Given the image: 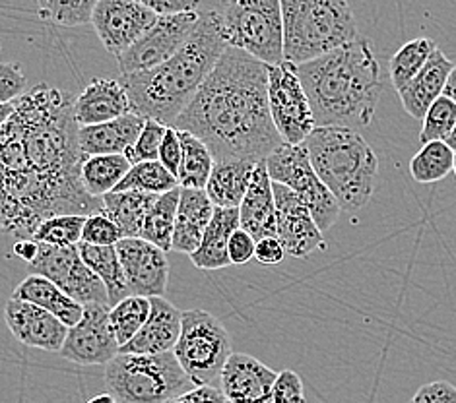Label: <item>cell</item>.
<instances>
[{
	"mask_svg": "<svg viewBox=\"0 0 456 403\" xmlns=\"http://www.w3.org/2000/svg\"><path fill=\"white\" fill-rule=\"evenodd\" d=\"M76 95L37 84L14 101L0 130V235L34 238L57 215H92L102 200L82 184L86 156L74 121Z\"/></svg>",
	"mask_w": 456,
	"mask_h": 403,
	"instance_id": "6da1fadb",
	"label": "cell"
},
{
	"mask_svg": "<svg viewBox=\"0 0 456 403\" xmlns=\"http://www.w3.org/2000/svg\"><path fill=\"white\" fill-rule=\"evenodd\" d=\"M173 128L199 138L214 163H265L284 144L270 117L268 67L227 47Z\"/></svg>",
	"mask_w": 456,
	"mask_h": 403,
	"instance_id": "7a4b0ae2",
	"label": "cell"
},
{
	"mask_svg": "<svg viewBox=\"0 0 456 403\" xmlns=\"http://www.w3.org/2000/svg\"><path fill=\"white\" fill-rule=\"evenodd\" d=\"M227 49L218 6L200 10L197 28L187 43L159 67L121 76L133 113L173 126L199 93Z\"/></svg>",
	"mask_w": 456,
	"mask_h": 403,
	"instance_id": "3957f363",
	"label": "cell"
},
{
	"mask_svg": "<svg viewBox=\"0 0 456 403\" xmlns=\"http://www.w3.org/2000/svg\"><path fill=\"white\" fill-rule=\"evenodd\" d=\"M317 128L355 130L373 123L383 93L381 67L371 41L357 37L350 45L297 67Z\"/></svg>",
	"mask_w": 456,
	"mask_h": 403,
	"instance_id": "277c9868",
	"label": "cell"
},
{
	"mask_svg": "<svg viewBox=\"0 0 456 403\" xmlns=\"http://www.w3.org/2000/svg\"><path fill=\"white\" fill-rule=\"evenodd\" d=\"M311 165L340 210L365 208L375 192L379 157L367 140L350 128H314L303 141Z\"/></svg>",
	"mask_w": 456,
	"mask_h": 403,
	"instance_id": "5b68a950",
	"label": "cell"
},
{
	"mask_svg": "<svg viewBox=\"0 0 456 403\" xmlns=\"http://www.w3.org/2000/svg\"><path fill=\"white\" fill-rule=\"evenodd\" d=\"M284 60L307 64L344 45L360 34L352 8L344 0H281Z\"/></svg>",
	"mask_w": 456,
	"mask_h": 403,
	"instance_id": "8992f818",
	"label": "cell"
},
{
	"mask_svg": "<svg viewBox=\"0 0 456 403\" xmlns=\"http://www.w3.org/2000/svg\"><path fill=\"white\" fill-rule=\"evenodd\" d=\"M105 386L117 403H169L192 390L173 353H118L105 367Z\"/></svg>",
	"mask_w": 456,
	"mask_h": 403,
	"instance_id": "52a82bcc",
	"label": "cell"
},
{
	"mask_svg": "<svg viewBox=\"0 0 456 403\" xmlns=\"http://www.w3.org/2000/svg\"><path fill=\"white\" fill-rule=\"evenodd\" d=\"M227 47L251 54L266 67L284 62V20L280 0H232L216 4Z\"/></svg>",
	"mask_w": 456,
	"mask_h": 403,
	"instance_id": "ba28073f",
	"label": "cell"
},
{
	"mask_svg": "<svg viewBox=\"0 0 456 403\" xmlns=\"http://www.w3.org/2000/svg\"><path fill=\"white\" fill-rule=\"evenodd\" d=\"M232 353V337L214 314L200 309L183 310L181 335L173 355L194 388L210 386L220 378Z\"/></svg>",
	"mask_w": 456,
	"mask_h": 403,
	"instance_id": "9c48e42d",
	"label": "cell"
},
{
	"mask_svg": "<svg viewBox=\"0 0 456 403\" xmlns=\"http://www.w3.org/2000/svg\"><path fill=\"white\" fill-rule=\"evenodd\" d=\"M265 163L270 181L284 184L296 192L305 202L321 233H327L338 220L342 210L332 192L324 187L314 173L305 146L281 144Z\"/></svg>",
	"mask_w": 456,
	"mask_h": 403,
	"instance_id": "30bf717a",
	"label": "cell"
},
{
	"mask_svg": "<svg viewBox=\"0 0 456 403\" xmlns=\"http://www.w3.org/2000/svg\"><path fill=\"white\" fill-rule=\"evenodd\" d=\"M268 105L284 144L301 146L317 128L296 64L284 60L278 67H268Z\"/></svg>",
	"mask_w": 456,
	"mask_h": 403,
	"instance_id": "8fae6325",
	"label": "cell"
},
{
	"mask_svg": "<svg viewBox=\"0 0 456 403\" xmlns=\"http://www.w3.org/2000/svg\"><path fill=\"white\" fill-rule=\"evenodd\" d=\"M39 245L34 262L28 264V276H39L55 283L70 299L86 304H107L110 297L103 281L82 262L78 246Z\"/></svg>",
	"mask_w": 456,
	"mask_h": 403,
	"instance_id": "7c38bea8",
	"label": "cell"
},
{
	"mask_svg": "<svg viewBox=\"0 0 456 403\" xmlns=\"http://www.w3.org/2000/svg\"><path fill=\"white\" fill-rule=\"evenodd\" d=\"M200 20V10L179 16L158 18L146 34L140 37L133 47L117 59L118 70L123 76L148 72L169 60L175 54L191 34L197 28Z\"/></svg>",
	"mask_w": 456,
	"mask_h": 403,
	"instance_id": "4fadbf2b",
	"label": "cell"
},
{
	"mask_svg": "<svg viewBox=\"0 0 456 403\" xmlns=\"http://www.w3.org/2000/svg\"><path fill=\"white\" fill-rule=\"evenodd\" d=\"M158 18L136 0H97L92 26L107 52L118 59L156 24Z\"/></svg>",
	"mask_w": 456,
	"mask_h": 403,
	"instance_id": "5bb4252c",
	"label": "cell"
},
{
	"mask_svg": "<svg viewBox=\"0 0 456 403\" xmlns=\"http://www.w3.org/2000/svg\"><path fill=\"white\" fill-rule=\"evenodd\" d=\"M110 310L107 304H86L82 320L69 328L61 357L80 367L110 365L121 351L110 324Z\"/></svg>",
	"mask_w": 456,
	"mask_h": 403,
	"instance_id": "9a60e30c",
	"label": "cell"
},
{
	"mask_svg": "<svg viewBox=\"0 0 456 403\" xmlns=\"http://www.w3.org/2000/svg\"><path fill=\"white\" fill-rule=\"evenodd\" d=\"M276 202V237L286 254L293 258H307L314 250H324V235L299 196L284 184L273 182Z\"/></svg>",
	"mask_w": 456,
	"mask_h": 403,
	"instance_id": "2e32d148",
	"label": "cell"
},
{
	"mask_svg": "<svg viewBox=\"0 0 456 403\" xmlns=\"http://www.w3.org/2000/svg\"><path fill=\"white\" fill-rule=\"evenodd\" d=\"M130 295L164 297L169 283V262L161 248L142 238H121L115 245Z\"/></svg>",
	"mask_w": 456,
	"mask_h": 403,
	"instance_id": "e0dca14e",
	"label": "cell"
},
{
	"mask_svg": "<svg viewBox=\"0 0 456 403\" xmlns=\"http://www.w3.org/2000/svg\"><path fill=\"white\" fill-rule=\"evenodd\" d=\"M4 320L20 343L49 353H59L69 334L67 326L51 312L18 299L6 302Z\"/></svg>",
	"mask_w": 456,
	"mask_h": 403,
	"instance_id": "ac0fdd59",
	"label": "cell"
},
{
	"mask_svg": "<svg viewBox=\"0 0 456 403\" xmlns=\"http://www.w3.org/2000/svg\"><path fill=\"white\" fill-rule=\"evenodd\" d=\"M278 375L253 355L232 353L220 375V390L230 403H266Z\"/></svg>",
	"mask_w": 456,
	"mask_h": 403,
	"instance_id": "d6986e66",
	"label": "cell"
},
{
	"mask_svg": "<svg viewBox=\"0 0 456 403\" xmlns=\"http://www.w3.org/2000/svg\"><path fill=\"white\" fill-rule=\"evenodd\" d=\"M183 310L166 297L150 299V316L133 340L118 353L130 355H161L173 353L181 335Z\"/></svg>",
	"mask_w": 456,
	"mask_h": 403,
	"instance_id": "ffe728a7",
	"label": "cell"
},
{
	"mask_svg": "<svg viewBox=\"0 0 456 403\" xmlns=\"http://www.w3.org/2000/svg\"><path fill=\"white\" fill-rule=\"evenodd\" d=\"M128 113H133V109L123 84L110 78L92 80L74 101V121L78 128L111 123Z\"/></svg>",
	"mask_w": 456,
	"mask_h": 403,
	"instance_id": "44dd1931",
	"label": "cell"
},
{
	"mask_svg": "<svg viewBox=\"0 0 456 403\" xmlns=\"http://www.w3.org/2000/svg\"><path fill=\"white\" fill-rule=\"evenodd\" d=\"M239 222L243 231L251 235L256 243L276 237V202L266 163H258L255 167L251 184L239 206Z\"/></svg>",
	"mask_w": 456,
	"mask_h": 403,
	"instance_id": "7402d4cb",
	"label": "cell"
},
{
	"mask_svg": "<svg viewBox=\"0 0 456 403\" xmlns=\"http://www.w3.org/2000/svg\"><path fill=\"white\" fill-rule=\"evenodd\" d=\"M146 118L128 113L111 123L78 128V146L86 156H126L142 133Z\"/></svg>",
	"mask_w": 456,
	"mask_h": 403,
	"instance_id": "603a6c76",
	"label": "cell"
},
{
	"mask_svg": "<svg viewBox=\"0 0 456 403\" xmlns=\"http://www.w3.org/2000/svg\"><path fill=\"white\" fill-rule=\"evenodd\" d=\"M216 206L204 190L181 189L175 229H173L171 250L181 254H194L199 250L206 227L210 225Z\"/></svg>",
	"mask_w": 456,
	"mask_h": 403,
	"instance_id": "cb8c5ba5",
	"label": "cell"
},
{
	"mask_svg": "<svg viewBox=\"0 0 456 403\" xmlns=\"http://www.w3.org/2000/svg\"><path fill=\"white\" fill-rule=\"evenodd\" d=\"M452 69L454 62L449 60L447 54L437 47L416 78L411 80L406 88H402L398 92L404 111L410 117L421 118L423 121V117L429 111V107L443 95Z\"/></svg>",
	"mask_w": 456,
	"mask_h": 403,
	"instance_id": "d4e9b609",
	"label": "cell"
},
{
	"mask_svg": "<svg viewBox=\"0 0 456 403\" xmlns=\"http://www.w3.org/2000/svg\"><path fill=\"white\" fill-rule=\"evenodd\" d=\"M12 299L26 301L36 304V307L51 312L55 318H59L67 328L78 324L84 316V307L80 302L70 299L67 293L59 289L55 283L39 278V276H28L20 286L14 289Z\"/></svg>",
	"mask_w": 456,
	"mask_h": 403,
	"instance_id": "484cf974",
	"label": "cell"
},
{
	"mask_svg": "<svg viewBox=\"0 0 456 403\" xmlns=\"http://www.w3.org/2000/svg\"><path fill=\"white\" fill-rule=\"evenodd\" d=\"M237 229H241L239 210L216 208L210 225L206 227L199 250L191 254V262L199 270H222L232 266L227 246H230V238Z\"/></svg>",
	"mask_w": 456,
	"mask_h": 403,
	"instance_id": "4316f807",
	"label": "cell"
},
{
	"mask_svg": "<svg viewBox=\"0 0 456 403\" xmlns=\"http://www.w3.org/2000/svg\"><path fill=\"white\" fill-rule=\"evenodd\" d=\"M258 165V163H256ZM255 163L247 161H222L214 163L212 175L204 192L210 202L222 210H239L251 184Z\"/></svg>",
	"mask_w": 456,
	"mask_h": 403,
	"instance_id": "83f0119b",
	"label": "cell"
},
{
	"mask_svg": "<svg viewBox=\"0 0 456 403\" xmlns=\"http://www.w3.org/2000/svg\"><path fill=\"white\" fill-rule=\"evenodd\" d=\"M158 196L144 192H111L102 198V214L118 227L123 238H138Z\"/></svg>",
	"mask_w": 456,
	"mask_h": 403,
	"instance_id": "f1b7e54d",
	"label": "cell"
},
{
	"mask_svg": "<svg viewBox=\"0 0 456 403\" xmlns=\"http://www.w3.org/2000/svg\"><path fill=\"white\" fill-rule=\"evenodd\" d=\"M78 253H80L82 262L103 281L111 309L115 304L130 297L125 271L115 246H94V245L80 243Z\"/></svg>",
	"mask_w": 456,
	"mask_h": 403,
	"instance_id": "f546056e",
	"label": "cell"
},
{
	"mask_svg": "<svg viewBox=\"0 0 456 403\" xmlns=\"http://www.w3.org/2000/svg\"><path fill=\"white\" fill-rule=\"evenodd\" d=\"M133 167L125 156H90L82 163V184L92 198H103V196L115 192V189L126 177Z\"/></svg>",
	"mask_w": 456,
	"mask_h": 403,
	"instance_id": "4dcf8cb0",
	"label": "cell"
},
{
	"mask_svg": "<svg viewBox=\"0 0 456 403\" xmlns=\"http://www.w3.org/2000/svg\"><path fill=\"white\" fill-rule=\"evenodd\" d=\"M183 157L179 167V187L181 189H192V190H204L214 169V157L210 149L199 138H194L189 133H181L177 130Z\"/></svg>",
	"mask_w": 456,
	"mask_h": 403,
	"instance_id": "1f68e13d",
	"label": "cell"
},
{
	"mask_svg": "<svg viewBox=\"0 0 456 403\" xmlns=\"http://www.w3.org/2000/svg\"><path fill=\"white\" fill-rule=\"evenodd\" d=\"M179 194H181V187L159 194L154 206H151L142 231H140V237L142 241L154 245L158 248L164 250H171V241H173V229H175V217H177V206H179Z\"/></svg>",
	"mask_w": 456,
	"mask_h": 403,
	"instance_id": "d6a6232c",
	"label": "cell"
},
{
	"mask_svg": "<svg viewBox=\"0 0 456 403\" xmlns=\"http://www.w3.org/2000/svg\"><path fill=\"white\" fill-rule=\"evenodd\" d=\"M437 45L429 37H418L404 43L388 62V74L390 82L400 92L402 88L416 78L419 70L426 67V62L431 59V54L436 52Z\"/></svg>",
	"mask_w": 456,
	"mask_h": 403,
	"instance_id": "836d02e7",
	"label": "cell"
},
{
	"mask_svg": "<svg viewBox=\"0 0 456 403\" xmlns=\"http://www.w3.org/2000/svg\"><path fill=\"white\" fill-rule=\"evenodd\" d=\"M175 189H179L177 177H173L159 161H146L130 167L115 192H144L159 196Z\"/></svg>",
	"mask_w": 456,
	"mask_h": 403,
	"instance_id": "e575fe53",
	"label": "cell"
},
{
	"mask_svg": "<svg viewBox=\"0 0 456 403\" xmlns=\"http://www.w3.org/2000/svg\"><path fill=\"white\" fill-rule=\"evenodd\" d=\"M454 169V151L444 141L423 144L410 161V173L416 182L431 184L444 179Z\"/></svg>",
	"mask_w": 456,
	"mask_h": 403,
	"instance_id": "d590c367",
	"label": "cell"
},
{
	"mask_svg": "<svg viewBox=\"0 0 456 403\" xmlns=\"http://www.w3.org/2000/svg\"><path fill=\"white\" fill-rule=\"evenodd\" d=\"M150 316V299L130 295L110 310V324L118 347L126 345L142 330Z\"/></svg>",
	"mask_w": 456,
	"mask_h": 403,
	"instance_id": "8d00e7d4",
	"label": "cell"
},
{
	"mask_svg": "<svg viewBox=\"0 0 456 403\" xmlns=\"http://www.w3.org/2000/svg\"><path fill=\"white\" fill-rule=\"evenodd\" d=\"M86 215H57L45 220L34 233V241L49 246H78L82 243Z\"/></svg>",
	"mask_w": 456,
	"mask_h": 403,
	"instance_id": "74e56055",
	"label": "cell"
},
{
	"mask_svg": "<svg viewBox=\"0 0 456 403\" xmlns=\"http://www.w3.org/2000/svg\"><path fill=\"white\" fill-rule=\"evenodd\" d=\"M95 3L82 0V3H57V0H41L37 3V16L43 21H51L62 28H76L92 24Z\"/></svg>",
	"mask_w": 456,
	"mask_h": 403,
	"instance_id": "f35d334b",
	"label": "cell"
},
{
	"mask_svg": "<svg viewBox=\"0 0 456 403\" xmlns=\"http://www.w3.org/2000/svg\"><path fill=\"white\" fill-rule=\"evenodd\" d=\"M456 125V103L449 97L441 95L439 100L429 107V111L423 117V126L419 133L421 144H431V141H444L452 133Z\"/></svg>",
	"mask_w": 456,
	"mask_h": 403,
	"instance_id": "ab89813d",
	"label": "cell"
},
{
	"mask_svg": "<svg viewBox=\"0 0 456 403\" xmlns=\"http://www.w3.org/2000/svg\"><path fill=\"white\" fill-rule=\"evenodd\" d=\"M167 128L169 126L161 125L158 121H146L134 148L130 149L125 157L133 163V165H136V163H146V161H158L161 141H164Z\"/></svg>",
	"mask_w": 456,
	"mask_h": 403,
	"instance_id": "60d3db41",
	"label": "cell"
},
{
	"mask_svg": "<svg viewBox=\"0 0 456 403\" xmlns=\"http://www.w3.org/2000/svg\"><path fill=\"white\" fill-rule=\"evenodd\" d=\"M121 238L123 235L118 231V227L102 212L86 217L82 243L94 246H115Z\"/></svg>",
	"mask_w": 456,
	"mask_h": 403,
	"instance_id": "b9f144b4",
	"label": "cell"
},
{
	"mask_svg": "<svg viewBox=\"0 0 456 403\" xmlns=\"http://www.w3.org/2000/svg\"><path fill=\"white\" fill-rule=\"evenodd\" d=\"M26 76L18 62H0V105L14 103L26 93Z\"/></svg>",
	"mask_w": 456,
	"mask_h": 403,
	"instance_id": "7bdbcfd3",
	"label": "cell"
},
{
	"mask_svg": "<svg viewBox=\"0 0 456 403\" xmlns=\"http://www.w3.org/2000/svg\"><path fill=\"white\" fill-rule=\"evenodd\" d=\"M266 403H305L299 375L293 370H281Z\"/></svg>",
	"mask_w": 456,
	"mask_h": 403,
	"instance_id": "ee69618b",
	"label": "cell"
},
{
	"mask_svg": "<svg viewBox=\"0 0 456 403\" xmlns=\"http://www.w3.org/2000/svg\"><path fill=\"white\" fill-rule=\"evenodd\" d=\"M181 157H183V148H181L179 134L175 128L169 126L164 136V141H161L158 161L171 173L173 177H177L179 167H181Z\"/></svg>",
	"mask_w": 456,
	"mask_h": 403,
	"instance_id": "f6af8a7d",
	"label": "cell"
},
{
	"mask_svg": "<svg viewBox=\"0 0 456 403\" xmlns=\"http://www.w3.org/2000/svg\"><path fill=\"white\" fill-rule=\"evenodd\" d=\"M256 241L243 229L237 231L230 238V246H227V254H230L232 266H245L255 258Z\"/></svg>",
	"mask_w": 456,
	"mask_h": 403,
	"instance_id": "bcb514c9",
	"label": "cell"
},
{
	"mask_svg": "<svg viewBox=\"0 0 456 403\" xmlns=\"http://www.w3.org/2000/svg\"><path fill=\"white\" fill-rule=\"evenodd\" d=\"M410 403H456V386L447 380L423 384Z\"/></svg>",
	"mask_w": 456,
	"mask_h": 403,
	"instance_id": "7dc6e473",
	"label": "cell"
},
{
	"mask_svg": "<svg viewBox=\"0 0 456 403\" xmlns=\"http://www.w3.org/2000/svg\"><path fill=\"white\" fill-rule=\"evenodd\" d=\"M142 4L159 18L179 16L200 10V3H197V0H142Z\"/></svg>",
	"mask_w": 456,
	"mask_h": 403,
	"instance_id": "c3c4849f",
	"label": "cell"
},
{
	"mask_svg": "<svg viewBox=\"0 0 456 403\" xmlns=\"http://www.w3.org/2000/svg\"><path fill=\"white\" fill-rule=\"evenodd\" d=\"M255 258L258 260V264H263V266H278L284 262L286 250L278 241V237H268V238H263V241L256 243Z\"/></svg>",
	"mask_w": 456,
	"mask_h": 403,
	"instance_id": "681fc988",
	"label": "cell"
},
{
	"mask_svg": "<svg viewBox=\"0 0 456 403\" xmlns=\"http://www.w3.org/2000/svg\"><path fill=\"white\" fill-rule=\"evenodd\" d=\"M169 403H230L222 394L220 388L210 386H197L189 391H184L183 396L175 398Z\"/></svg>",
	"mask_w": 456,
	"mask_h": 403,
	"instance_id": "f907efd6",
	"label": "cell"
},
{
	"mask_svg": "<svg viewBox=\"0 0 456 403\" xmlns=\"http://www.w3.org/2000/svg\"><path fill=\"white\" fill-rule=\"evenodd\" d=\"M37 250H39V245L34 241V238H21V241H16L14 245V254L24 260L26 264L34 262V258L37 256Z\"/></svg>",
	"mask_w": 456,
	"mask_h": 403,
	"instance_id": "816d5d0a",
	"label": "cell"
},
{
	"mask_svg": "<svg viewBox=\"0 0 456 403\" xmlns=\"http://www.w3.org/2000/svg\"><path fill=\"white\" fill-rule=\"evenodd\" d=\"M443 95H444V97H449L451 101H454V103H456V64H454V69H452V72H451V76H449L447 85H444V92H443Z\"/></svg>",
	"mask_w": 456,
	"mask_h": 403,
	"instance_id": "f5cc1de1",
	"label": "cell"
},
{
	"mask_svg": "<svg viewBox=\"0 0 456 403\" xmlns=\"http://www.w3.org/2000/svg\"><path fill=\"white\" fill-rule=\"evenodd\" d=\"M14 113V103H6V105H0V130L8 123V118L12 117Z\"/></svg>",
	"mask_w": 456,
	"mask_h": 403,
	"instance_id": "db71d44e",
	"label": "cell"
},
{
	"mask_svg": "<svg viewBox=\"0 0 456 403\" xmlns=\"http://www.w3.org/2000/svg\"><path fill=\"white\" fill-rule=\"evenodd\" d=\"M88 403H117V399L111 394H100V396L92 398Z\"/></svg>",
	"mask_w": 456,
	"mask_h": 403,
	"instance_id": "11a10c76",
	"label": "cell"
},
{
	"mask_svg": "<svg viewBox=\"0 0 456 403\" xmlns=\"http://www.w3.org/2000/svg\"><path fill=\"white\" fill-rule=\"evenodd\" d=\"M444 144H447V146L454 151V154H456V125H454V128H452V133L449 134V138L444 140Z\"/></svg>",
	"mask_w": 456,
	"mask_h": 403,
	"instance_id": "9f6ffc18",
	"label": "cell"
},
{
	"mask_svg": "<svg viewBox=\"0 0 456 403\" xmlns=\"http://www.w3.org/2000/svg\"><path fill=\"white\" fill-rule=\"evenodd\" d=\"M452 173L456 175V154H454V169H452Z\"/></svg>",
	"mask_w": 456,
	"mask_h": 403,
	"instance_id": "6f0895ef",
	"label": "cell"
},
{
	"mask_svg": "<svg viewBox=\"0 0 456 403\" xmlns=\"http://www.w3.org/2000/svg\"><path fill=\"white\" fill-rule=\"evenodd\" d=\"M0 51H3V45H0Z\"/></svg>",
	"mask_w": 456,
	"mask_h": 403,
	"instance_id": "680465c9",
	"label": "cell"
}]
</instances>
